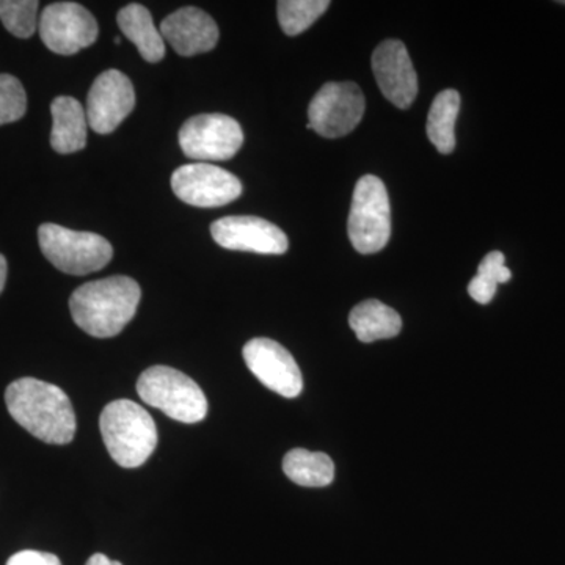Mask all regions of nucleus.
Instances as JSON below:
<instances>
[{"label":"nucleus","mask_w":565,"mask_h":565,"mask_svg":"<svg viewBox=\"0 0 565 565\" xmlns=\"http://www.w3.org/2000/svg\"><path fill=\"white\" fill-rule=\"evenodd\" d=\"M11 418L44 444L68 445L76 434V415L70 397L58 386L24 377L6 392Z\"/></svg>","instance_id":"1"},{"label":"nucleus","mask_w":565,"mask_h":565,"mask_svg":"<svg viewBox=\"0 0 565 565\" xmlns=\"http://www.w3.org/2000/svg\"><path fill=\"white\" fill-rule=\"evenodd\" d=\"M139 282L125 275L85 282L73 292L70 311L74 322L95 338L117 337L137 313Z\"/></svg>","instance_id":"2"},{"label":"nucleus","mask_w":565,"mask_h":565,"mask_svg":"<svg viewBox=\"0 0 565 565\" xmlns=\"http://www.w3.org/2000/svg\"><path fill=\"white\" fill-rule=\"evenodd\" d=\"M99 429L111 459L122 468L140 467L158 446V429L151 415L129 399L106 405Z\"/></svg>","instance_id":"3"},{"label":"nucleus","mask_w":565,"mask_h":565,"mask_svg":"<svg viewBox=\"0 0 565 565\" xmlns=\"http://www.w3.org/2000/svg\"><path fill=\"white\" fill-rule=\"evenodd\" d=\"M137 393L145 404L174 422L195 424L207 414V399L195 381L169 366H152L141 373Z\"/></svg>","instance_id":"4"},{"label":"nucleus","mask_w":565,"mask_h":565,"mask_svg":"<svg viewBox=\"0 0 565 565\" xmlns=\"http://www.w3.org/2000/svg\"><path fill=\"white\" fill-rule=\"evenodd\" d=\"M349 239L356 252L373 255L392 236V207L384 181L366 174L356 182L348 223Z\"/></svg>","instance_id":"5"},{"label":"nucleus","mask_w":565,"mask_h":565,"mask_svg":"<svg viewBox=\"0 0 565 565\" xmlns=\"http://www.w3.org/2000/svg\"><path fill=\"white\" fill-rule=\"evenodd\" d=\"M39 241L47 262L70 275L98 273L114 256V248L106 237L73 232L57 223H43L39 228Z\"/></svg>","instance_id":"6"},{"label":"nucleus","mask_w":565,"mask_h":565,"mask_svg":"<svg viewBox=\"0 0 565 565\" xmlns=\"http://www.w3.org/2000/svg\"><path fill=\"white\" fill-rule=\"evenodd\" d=\"M366 102L353 82H327L308 107V129L327 139L348 136L362 121Z\"/></svg>","instance_id":"7"},{"label":"nucleus","mask_w":565,"mask_h":565,"mask_svg":"<svg viewBox=\"0 0 565 565\" xmlns=\"http://www.w3.org/2000/svg\"><path fill=\"white\" fill-rule=\"evenodd\" d=\"M178 139L188 158L200 162L228 161L243 148L244 132L228 115L202 114L182 125Z\"/></svg>","instance_id":"8"},{"label":"nucleus","mask_w":565,"mask_h":565,"mask_svg":"<svg viewBox=\"0 0 565 565\" xmlns=\"http://www.w3.org/2000/svg\"><path fill=\"white\" fill-rule=\"evenodd\" d=\"M41 40L58 55H74L98 40L95 17L76 2H55L43 10L39 21Z\"/></svg>","instance_id":"9"},{"label":"nucleus","mask_w":565,"mask_h":565,"mask_svg":"<svg viewBox=\"0 0 565 565\" xmlns=\"http://www.w3.org/2000/svg\"><path fill=\"white\" fill-rule=\"evenodd\" d=\"M174 195L196 207H221L243 193V184L233 173L206 162L188 163L172 174Z\"/></svg>","instance_id":"10"},{"label":"nucleus","mask_w":565,"mask_h":565,"mask_svg":"<svg viewBox=\"0 0 565 565\" xmlns=\"http://www.w3.org/2000/svg\"><path fill=\"white\" fill-rule=\"evenodd\" d=\"M245 364L266 388L282 397L299 396L303 390L302 373L289 351L269 338H255L244 345Z\"/></svg>","instance_id":"11"},{"label":"nucleus","mask_w":565,"mask_h":565,"mask_svg":"<svg viewBox=\"0 0 565 565\" xmlns=\"http://www.w3.org/2000/svg\"><path fill=\"white\" fill-rule=\"evenodd\" d=\"M136 106V92L126 74L107 70L93 82L87 98V121L93 131L114 132Z\"/></svg>","instance_id":"12"},{"label":"nucleus","mask_w":565,"mask_h":565,"mask_svg":"<svg viewBox=\"0 0 565 565\" xmlns=\"http://www.w3.org/2000/svg\"><path fill=\"white\" fill-rule=\"evenodd\" d=\"M212 239L226 250L252 252L259 255H282L288 252V236L274 223L252 215H232L211 225Z\"/></svg>","instance_id":"13"},{"label":"nucleus","mask_w":565,"mask_h":565,"mask_svg":"<svg viewBox=\"0 0 565 565\" xmlns=\"http://www.w3.org/2000/svg\"><path fill=\"white\" fill-rule=\"evenodd\" d=\"M379 88L399 109H408L418 95V76L403 41L386 40L373 54Z\"/></svg>","instance_id":"14"},{"label":"nucleus","mask_w":565,"mask_h":565,"mask_svg":"<svg viewBox=\"0 0 565 565\" xmlns=\"http://www.w3.org/2000/svg\"><path fill=\"white\" fill-rule=\"evenodd\" d=\"M161 35L182 57H192L214 50L218 28L206 11L184 7L162 21Z\"/></svg>","instance_id":"15"},{"label":"nucleus","mask_w":565,"mask_h":565,"mask_svg":"<svg viewBox=\"0 0 565 565\" xmlns=\"http://www.w3.org/2000/svg\"><path fill=\"white\" fill-rule=\"evenodd\" d=\"M51 145L61 154L84 150L87 145V111L71 96H58L52 102Z\"/></svg>","instance_id":"16"},{"label":"nucleus","mask_w":565,"mask_h":565,"mask_svg":"<svg viewBox=\"0 0 565 565\" xmlns=\"http://www.w3.org/2000/svg\"><path fill=\"white\" fill-rule=\"evenodd\" d=\"M117 22L122 35L136 44L145 61L150 63L162 61L166 55V43L161 32L156 29L148 9L140 3H131L118 11Z\"/></svg>","instance_id":"17"},{"label":"nucleus","mask_w":565,"mask_h":565,"mask_svg":"<svg viewBox=\"0 0 565 565\" xmlns=\"http://www.w3.org/2000/svg\"><path fill=\"white\" fill-rule=\"evenodd\" d=\"M349 326L362 343L388 340L399 334L403 319L381 300H364L349 316Z\"/></svg>","instance_id":"18"},{"label":"nucleus","mask_w":565,"mask_h":565,"mask_svg":"<svg viewBox=\"0 0 565 565\" xmlns=\"http://www.w3.org/2000/svg\"><path fill=\"white\" fill-rule=\"evenodd\" d=\"M460 95L445 90L435 96L427 117V137L441 154H451L456 148V120L459 117Z\"/></svg>","instance_id":"19"},{"label":"nucleus","mask_w":565,"mask_h":565,"mask_svg":"<svg viewBox=\"0 0 565 565\" xmlns=\"http://www.w3.org/2000/svg\"><path fill=\"white\" fill-rule=\"evenodd\" d=\"M282 471L294 484L302 487H327L334 478V465L329 456L303 448L292 449L285 456Z\"/></svg>","instance_id":"20"},{"label":"nucleus","mask_w":565,"mask_h":565,"mask_svg":"<svg viewBox=\"0 0 565 565\" xmlns=\"http://www.w3.org/2000/svg\"><path fill=\"white\" fill-rule=\"evenodd\" d=\"M329 0H280L278 22L288 36L300 35L329 10Z\"/></svg>","instance_id":"21"},{"label":"nucleus","mask_w":565,"mask_h":565,"mask_svg":"<svg viewBox=\"0 0 565 565\" xmlns=\"http://www.w3.org/2000/svg\"><path fill=\"white\" fill-rule=\"evenodd\" d=\"M505 258L501 252H490L478 267V274L468 285L471 299L481 305L492 302L498 285L512 278L511 270L505 267Z\"/></svg>","instance_id":"22"},{"label":"nucleus","mask_w":565,"mask_h":565,"mask_svg":"<svg viewBox=\"0 0 565 565\" xmlns=\"http://www.w3.org/2000/svg\"><path fill=\"white\" fill-rule=\"evenodd\" d=\"M36 0H0V21L18 39H31L36 31Z\"/></svg>","instance_id":"23"},{"label":"nucleus","mask_w":565,"mask_h":565,"mask_svg":"<svg viewBox=\"0 0 565 565\" xmlns=\"http://www.w3.org/2000/svg\"><path fill=\"white\" fill-rule=\"evenodd\" d=\"M28 110V95L20 79L0 74V126L21 120Z\"/></svg>","instance_id":"24"},{"label":"nucleus","mask_w":565,"mask_h":565,"mask_svg":"<svg viewBox=\"0 0 565 565\" xmlns=\"http://www.w3.org/2000/svg\"><path fill=\"white\" fill-rule=\"evenodd\" d=\"M7 565H62L61 559L52 553L24 550L10 557Z\"/></svg>","instance_id":"25"},{"label":"nucleus","mask_w":565,"mask_h":565,"mask_svg":"<svg viewBox=\"0 0 565 565\" xmlns=\"http://www.w3.org/2000/svg\"><path fill=\"white\" fill-rule=\"evenodd\" d=\"M85 565H121L118 561H111L110 557L106 555H102V553H96L93 555L90 559L87 561Z\"/></svg>","instance_id":"26"},{"label":"nucleus","mask_w":565,"mask_h":565,"mask_svg":"<svg viewBox=\"0 0 565 565\" xmlns=\"http://www.w3.org/2000/svg\"><path fill=\"white\" fill-rule=\"evenodd\" d=\"M7 274H9V266H7L6 256L0 255V294H2L3 288H6Z\"/></svg>","instance_id":"27"},{"label":"nucleus","mask_w":565,"mask_h":565,"mask_svg":"<svg viewBox=\"0 0 565 565\" xmlns=\"http://www.w3.org/2000/svg\"><path fill=\"white\" fill-rule=\"evenodd\" d=\"M115 43H117V44H120V43H121V39H120V36H117V39H115Z\"/></svg>","instance_id":"28"},{"label":"nucleus","mask_w":565,"mask_h":565,"mask_svg":"<svg viewBox=\"0 0 565 565\" xmlns=\"http://www.w3.org/2000/svg\"><path fill=\"white\" fill-rule=\"evenodd\" d=\"M561 3H564V6H565V0H564V2H561Z\"/></svg>","instance_id":"29"}]
</instances>
